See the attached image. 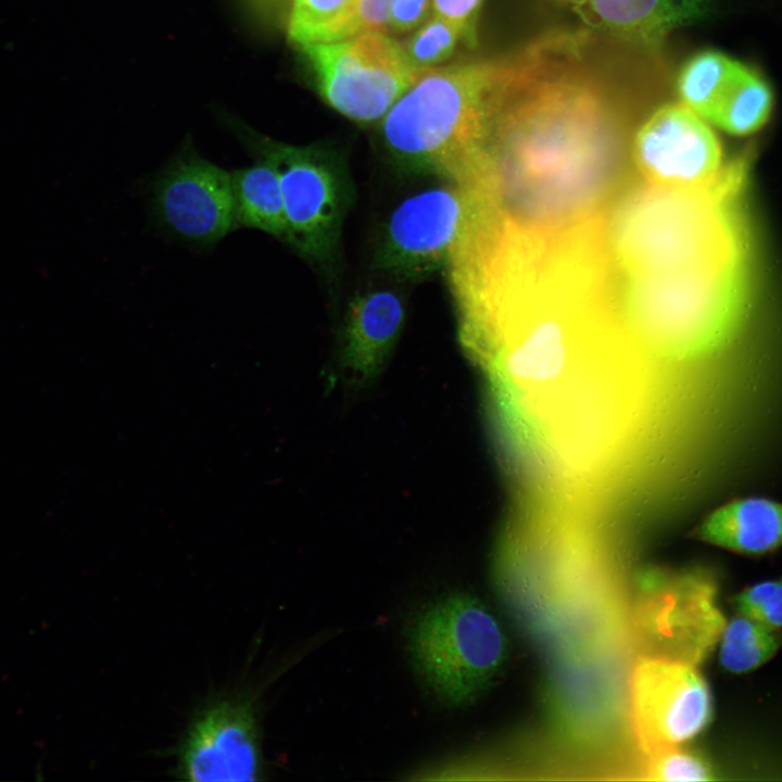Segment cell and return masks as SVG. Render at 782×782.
<instances>
[{
  "label": "cell",
  "mask_w": 782,
  "mask_h": 782,
  "mask_svg": "<svg viewBox=\"0 0 782 782\" xmlns=\"http://www.w3.org/2000/svg\"><path fill=\"white\" fill-rule=\"evenodd\" d=\"M479 364L515 465L553 497L601 493L652 426L658 394L651 356L613 316L534 319Z\"/></svg>",
  "instance_id": "6da1fadb"
},
{
  "label": "cell",
  "mask_w": 782,
  "mask_h": 782,
  "mask_svg": "<svg viewBox=\"0 0 782 782\" xmlns=\"http://www.w3.org/2000/svg\"><path fill=\"white\" fill-rule=\"evenodd\" d=\"M590 31L542 36L499 60L487 150L500 207L560 225L606 206L626 96Z\"/></svg>",
  "instance_id": "7a4b0ae2"
},
{
  "label": "cell",
  "mask_w": 782,
  "mask_h": 782,
  "mask_svg": "<svg viewBox=\"0 0 782 782\" xmlns=\"http://www.w3.org/2000/svg\"><path fill=\"white\" fill-rule=\"evenodd\" d=\"M746 156L691 187L643 186L604 211L608 268L622 277L690 274L747 261L739 200Z\"/></svg>",
  "instance_id": "3957f363"
},
{
  "label": "cell",
  "mask_w": 782,
  "mask_h": 782,
  "mask_svg": "<svg viewBox=\"0 0 782 782\" xmlns=\"http://www.w3.org/2000/svg\"><path fill=\"white\" fill-rule=\"evenodd\" d=\"M496 61L429 68L382 122L384 146L399 167L459 179L488 160Z\"/></svg>",
  "instance_id": "277c9868"
},
{
  "label": "cell",
  "mask_w": 782,
  "mask_h": 782,
  "mask_svg": "<svg viewBox=\"0 0 782 782\" xmlns=\"http://www.w3.org/2000/svg\"><path fill=\"white\" fill-rule=\"evenodd\" d=\"M747 265L670 280H609L614 308L651 357L685 361L722 346L747 300Z\"/></svg>",
  "instance_id": "5b68a950"
},
{
  "label": "cell",
  "mask_w": 782,
  "mask_h": 782,
  "mask_svg": "<svg viewBox=\"0 0 782 782\" xmlns=\"http://www.w3.org/2000/svg\"><path fill=\"white\" fill-rule=\"evenodd\" d=\"M406 635L418 676L451 707L478 698L508 657L507 639L499 620L467 592H451L428 603L412 618Z\"/></svg>",
  "instance_id": "8992f818"
},
{
  "label": "cell",
  "mask_w": 782,
  "mask_h": 782,
  "mask_svg": "<svg viewBox=\"0 0 782 782\" xmlns=\"http://www.w3.org/2000/svg\"><path fill=\"white\" fill-rule=\"evenodd\" d=\"M444 182L404 199L391 213L374 258L375 268L418 281L446 267L472 220L499 204L490 168Z\"/></svg>",
  "instance_id": "52a82bcc"
},
{
  "label": "cell",
  "mask_w": 782,
  "mask_h": 782,
  "mask_svg": "<svg viewBox=\"0 0 782 782\" xmlns=\"http://www.w3.org/2000/svg\"><path fill=\"white\" fill-rule=\"evenodd\" d=\"M241 139L253 160L267 162L278 175L285 243L306 261L331 263L351 194L340 157L329 149L290 146L251 131H242Z\"/></svg>",
  "instance_id": "ba28073f"
},
{
  "label": "cell",
  "mask_w": 782,
  "mask_h": 782,
  "mask_svg": "<svg viewBox=\"0 0 782 782\" xmlns=\"http://www.w3.org/2000/svg\"><path fill=\"white\" fill-rule=\"evenodd\" d=\"M326 101L357 122L386 115L421 74L381 31L303 47Z\"/></svg>",
  "instance_id": "9c48e42d"
},
{
  "label": "cell",
  "mask_w": 782,
  "mask_h": 782,
  "mask_svg": "<svg viewBox=\"0 0 782 782\" xmlns=\"http://www.w3.org/2000/svg\"><path fill=\"white\" fill-rule=\"evenodd\" d=\"M635 608L644 655L696 666L719 642L726 619L716 603V588L695 571L645 572Z\"/></svg>",
  "instance_id": "30bf717a"
},
{
  "label": "cell",
  "mask_w": 782,
  "mask_h": 782,
  "mask_svg": "<svg viewBox=\"0 0 782 782\" xmlns=\"http://www.w3.org/2000/svg\"><path fill=\"white\" fill-rule=\"evenodd\" d=\"M631 717L646 755L677 746L703 731L711 719V695L694 665L643 655L631 677Z\"/></svg>",
  "instance_id": "8fae6325"
},
{
  "label": "cell",
  "mask_w": 782,
  "mask_h": 782,
  "mask_svg": "<svg viewBox=\"0 0 782 782\" xmlns=\"http://www.w3.org/2000/svg\"><path fill=\"white\" fill-rule=\"evenodd\" d=\"M152 209L159 224L197 248L219 243L237 229L230 171L181 149L152 181Z\"/></svg>",
  "instance_id": "7c38bea8"
},
{
  "label": "cell",
  "mask_w": 782,
  "mask_h": 782,
  "mask_svg": "<svg viewBox=\"0 0 782 782\" xmlns=\"http://www.w3.org/2000/svg\"><path fill=\"white\" fill-rule=\"evenodd\" d=\"M263 755L255 701L251 693L224 694L191 720L182 739L177 771L189 781H255Z\"/></svg>",
  "instance_id": "4fadbf2b"
},
{
  "label": "cell",
  "mask_w": 782,
  "mask_h": 782,
  "mask_svg": "<svg viewBox=\"0 0 782 782\" xmlns=\"http://www.w3.org/2000/svg\"><path fill=\"white\" fill-rule=\"evenodd\" d=\"M633 157L648 184L691 187L719 171V141L705 119L683 103L657 109L638 129Z\"/></svg>",
  "instance_id": "5bb4252c"
},
{
  "label": "cell",
  "mask_w": 782,
  "mask_h": 782,
  "mask_svg": "<svg viewBox=\"0 0 782 782\" xmlns=\"http://www.w3.org/2000/svg\"><path fill=\"white\" fill-rule=\"evenodd\" d=\"M598 35L642 48L704 18L712 0H560Z\"/></svg>",
  "instance_id": "9a60e30c"
},
{
  "label": "cell",
  "mask_w": 782,
  "mask_h": 782,
  "mask_svg": "<svg viewBox=\"0 0 782 782\" xmlns=\"http://www.w3.org/2000/svg\"><path fill=\"white\" fill-rule=\"evenodd\" d=\"M405 320L402 297L375 289L350 304L342 339V362L356 382L373 378L394 346Z\"/></svg>",
  "instance_id": "2e32d148"
},
{
  "label": "cell",
  "mask_w": 782,
  "mask_h": 782,
  "mask_svg": "<svg viewBox=\"0 0 782 782\" xmlns=\"http://www.w3.org/2000/svg\"><path fill=\"white\" fill-rule=\"evenodd\" d=\"M704 542L744 556H762L782 545V503L760 496L732 500L696 529Z\"/></svg>",
  "instance_id": "e0dca14e"
},
{
  "label": "cell",
  "mask_w": 782,
  "mask_h": 782,
  "mask_svg": "<svg viewBox=\"0 0 782 782\" xmlns=\"http://www.w3.org/2000/svg\"><path fill=\"white\" fill-rule=\"evenodd\" d=\"M237 228H250L286 242L287 222L276 171L267 162L230 171Z\"/></svg>",
  "instance_id": "ac0fdd59"
},
{
  "label": "cell",
  "mask_w": 782,
  "mask_h": 782,
  "mask_svg": "<svg viewBox=\"0 0 782 782\" xmlns=\"http://www.w3.org/2000/svg\"><path fill=\"white\" fill-rule=\"evenodd\" d=\"M747 65L719 51L695 54L678 78L682 103L711 123Z\"/></svg>",
  "instance_id": "d6986e66"
},
{
  "label": "cell",
  "mask_w": 782,
  "mask_h": 782,
  "mask_svg": "<svg viewBox=\"0 0 782 782\" xmlns=\"http://www.w3.org/2000/svg\"><path fill=\"white\" fill-rule=\"evenodd\" d=\"M718 643L722 668L741 674L771 659L782 644V636L779 630L737 614L726 622Z\"/></svg>",
  "instance_id": "ffe728a7"
},
{
  "label": "cell",
  "mask_w": 782,
  "mask_h": 782,
  "mask_svg": "<svg viewBox=\"0 0 782 782\" xmlns=\"http://www.w3.org/2000/svg\"><path fill=\"white\" fill-rule=\"evenodd\" d=\"M772 108L770 86L748 67L711 123L731 135L747 136L765 126Z\"/></svg>",
  "instance_id": "44dd1931"
},
{
  "label": "cell",
  "mask_w": 782,
  "mask_h": 782,
  "mask_svg": "<svg viewBox=\"0 0 782 782\" xmlns=\"http://www.w3.org/2000/svg\"><path fill=\"white\" fill-rule=\"evenodd\" d=\"M354 0H292L289 37L303 47L342 40Z\"/></svg>",
  "instance_id": "7402d4cb"
},
{
  "label": "cell",
  "mask_w": 782,
  "mask_h": 782,
  "mask_svg": "<svg viewBox=\"0 0 782 782\" xmlns=\"http://www.w3.org/2000/svg\"><path fill=\"white\" fill-rule=\"evenodd\" d=\"M467 27L440 15L428 18L403 47L409 63L419 72L449 59Z\"/></svg>",
  "instance_id": "603a6c76"
},
{
  "label": "cell",
  "mask_w": 782,
  "mask_h": 782,
  "mask_svg": "<svg viewBox=\"0 0 782 782\" xmlns=\"http://www.w3.org/2000/svg\"><path fill=\"white\" fill-rule=\"evenodd\" d=\"M643 779L653 781H710L714 771L696 753L669 747L648 755Z\"/></svg>",
  "instance_id": "cb8c5ba5"
},
{
  "label": "cell",
  "mask_w": 782,
  "mask_h": 782,
  "mask_svg": "<svg viewBox=\"0 0 782 782\" xmlns=\"http://www.w3.org/2000/svg\"><path fill=\"white\" fill-rule=\"evenodd\" d=\"M737 614L774 630L782 628V579L765 580L745 588L734 598Z\"/></svg>",
  "instance_id": "d4e9b609"
},
{
  "label": "cell",
  "mask_w": 782,
  "mask_h": 782,
  "mask_svg": "<svg viewBox=\"0 0 782 782\" xmlns=\"http://www.w3.org/2000/svg\"><path fill=\"white\" fill-rule=\"evenodd\" d=\"M393 2L394 0H354L346 38L363 33L387 30Z\"/></svg>",
  "instance_id": "484cf974"
},
{
  "label": "cell",
  "mask_w": 782,
  "mask_h": 782,
  "mask_svg": "<svg viewBox=\"0 0 782 782\" xmlns=\"http://www.w3.org/2000/svg\"><path fill=\"white\" fill-rule=\"evenodd\" d=\"M432 7V0H394L390 13L389 30L408 33L424 24Z\"/></svg>",
  "instance_id": "4316f807"
},
{
  "label": "cell",
  "mask_w": 782,
  "mask_h": 782,
  "mask_svg": "<svg viewBox=\"0 0 782 782\" xmlns=\"http://www.w3.org/2000/svg\"><path fill=\"white\" fill-rule=\"evenodd\" d=\"M481 1L482 0H432V7L437 15L469 26V21L475 15Z\"/></svg>",
  "instance_id": "83f0119b"
}]
</instances>
